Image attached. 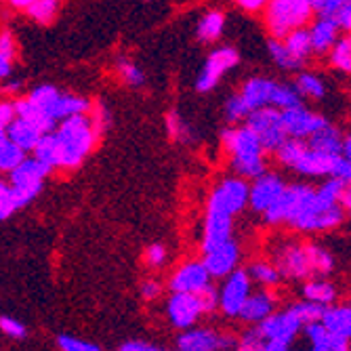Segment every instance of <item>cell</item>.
<instances>
[{"label":"cell","mask_w":351,"mask_h":351,"mask_svg":"<svg viewBox=\"0 0 351 351\" xmlns=\"http://www.w3.org/2000/svg\"><path fill=\"white\" fill-rule=\"evenodd\" d=\"M240 259H242V250L236 238H230L226 242H221L208 250L202 252V261L206 265V269L210 271L213 280H221L228 274H232L234 269L240 267Z\"/></svg>","instance_id":"d6986e66"},{"label":"cell","mask_w":351,"mask_h":351,"mask_svg":"<svg viewBox=\"0 0 351 351\" xmlns=\"http://www.w3.org/2000/svg\"><path fill=\"white\" fill-rule=\"evenodd\" d=\"M309 32V40H311V49H313V57H326L328 51L335 47V43L339 40V36L343 34L339 23L330 17H322L315 15L311 19V23L307 25Z\"/></svg>","instance_id":"7402d4cb"},{"label":"cell","mask_w":351,"mask_h":351,"mask_svg":"<svg viewBox=\"0 0 351 351\" xmlns=\"http://www.w3.org/2000/svg\"><path fill=\"white\" fill-rule=\"evenodd\" d=\"M341 204L345 210V217L351 219V183H345L343 187V194H341Z\"/></svg>","instance_id":"db71d44e"},{"label":"cell","mask_w":351,"mask_h":351,"mask_svg":"<svg viewBox=\"0 0 351 351\" xmlns=\"http://www.w3.org/2000/svg\"><path fill=\"white\" fill-rule=\"evenodd\" d=\"M7 137H9L13 143H17V145L27 154V152H34V147L38 145L43 133H40L32 122H27V120H23V118H15V120L9 124Z\"/></svg>","instance_id":"4316f807"},{"label":"cell","mask_w":351,"mask_h":351,"mask_svg":"<svg viewBox=\"0 0 351 351\" xmlns=\"http://www.w3.org/2000/svg\"><path fill=\"white\" fill-rule=\"evenodd\" d=\"M236 7L244 13H263V9L267 7L269 0H234Z\"/></svg>","instance_id":"c3c4849f"},{"label":"cell","mask_w":351,"mask_h":351,"mask_svg":"<svg viewBox=\"0 0 351 351\" xmlns=\"http://www.w3.org/2000/svg\"><path fill=\"white\" fill-rule=\"evenodd\" d=\"M341 156L351 165V133L343 135V147H341Z\"/></svg>","instance_id":"9f6ffc18"},{"label":"cell","mask_w":351,"mask_h":351,"mask_svg":"<svg viewBox=\"0 0 351 351\" xmlns=\"http://www.w3.org/2000/svg\"><path fill=\"white\" fill-rule=\"evenodd\" d=\"M295 311L299 313V317L303 320V326L309 324V322H315V320H320L322 313H324V307L322 305H317V303H311L307 299H299L293 303Z\"/></svg>","instance_id":"ab89813d"},{"label":"cell","mask_w":351,"mask_h":351,"mask_svg":"<svg viewBox=\"0 0 351 351\" xmlns=\"http://www.w3.org/2000/svg\"><path fill=\"white\" fill-rule=\"evenodd\" d=\"M240 63V53L234 47H217L208 53L204 66L196 78L198 93H210L219 86V82L226 78Z\"/></svg>","instance_id":"4fadbf2b"},{"label":"cell","mask_w":351,"mask_h":351,"mask_svg":"<svg viewBox=\"0 0 351 351\" xmlns=\"http://www.w3.org/2000/svg\"><path fill=\"white\" fill-rule=\"evenodd\" d=\"M345 181L324 177L320 185L307 181L286 183L278 202L261 217L269 228H291L297 234H324L337 230L345 221L341 204Z\"/></svg>","instance_id":"6da1fadb"},{"label":"cell","mask_w":351,"mask_h":351,"mask_svg":"<svg viewBox=\"0 0 351 351\" xmlns=\"http://www.w3.org/2000/svg\"><path fill=\"white\" fill-rule=\"evenodd\" d=\"M223 284L219 289V311L230 317V320H238L240 309L246 303L248 295L252 293V280L246 269H234L226 278H221Z\"/></svg>","instance_id":"9a60e30c"},{"label":"cell","mask_w":351,"mask_h":351,"mask_svg":"<svg viewBox=\"0 0 351 351\" xmlns=\"http://www.w3.org/2000/svg\"><path fill=\"white\" fill-rule=\"evenodd\" d=\"M299 293H301V299H307L322 307H328L339 301V291L328 280V276H313V278L303 280Z\"/></svg>","instance_id":"cb8c5ba5"},{"label":"cell","mask_w":351,"mask_h":351,"mask_svg":"<svg viewBox=\"0 0 351 351\" xmlns=\"http://www.w3.org/2000/svg\"><path fill=\"white\" fill-rule=\"evenodd\" d=\"M7 90H9V93H15V90H19V82H11V84H7Z\"/></svg>","instance_id":"91938a15"},{"label":"cell","mask_w":351,"mask_h":351,"mask_svg":"<svg viewBox=\"0 0 351 351\" xmlns=\"http://www.w3.org/2000/svg\"><path fill=\"white\" fill-rule=\"evenodd\" d=\"M32 3H34V0H9V5H11L13 9H23V11H25Z\"/></svg>","instance_id":"6f0895ef"},{"label":"cell","mask_w":351,"mask_h":351,"mask_svg":"<svg viewBox=\"0 0 351 351\" xmlns=\"http://www.w3.org/2000/svg\"><path fill=\"white\" fill-rule=\"evenodd\" d=\"M267 53L280 70L299 72L305 70L307 63L313 59V49L309 40L307 27H299L289 32L284 38H267Z\"/></svg>","instance_id":"30bf717a"},{"label":"cell","mask_w":351,"mask_h":351,"mask_svg":"<svg viewBox=\"0 0 351 351\" xmlns=\"http://www.w3.org/2000/svg\"><path fill=\"white\" fill-rule=\"evenodd\" d=\"M0 330H3L9 339H15V341H21V339H25V335H27L23 322L15 320V317H9V315H3V317H0Z\"/></svg>","instance_id":"f6af8a7d"},{"label":"cell","mask_w":351,"mask_h":351,"mask_svg":"<svg viewBox=\"0 0 351 351\" xmlns=\"http://www.w3.org/2000/svg\"><path fill=\"white\" fill-rule=\"evenodd\" d=\"M57 97H59V90H57L55 86H51V84L36 86L34 90H29V95H27V99H29L32 104H36L40 110H45L49 116H51V110H53ZM51 118H53V116H51ZM55 122H57V120H55Z\"/></svg>","instance_id":"8d00e7d4"},{"label":"cell","mask_w":351,"mask_h":351,"mask_svg":"<svg viewBox=\"0 0 351 351\" xmlns=\"http://www.w3.org/2000/svg\"><path fill=\"white\" fill-rule=\"evenodd\" d=\"M261 339V351H289L303 332V320L293 303L284 309H276L259 324H254Z\"/></svg>","instance_id":"9c48e42d"},{"label":"cell","mask_w":351,"mask_h":351,"mask_svg":"<svg viewBox=\"0 0 351 351\" xmlns=\"http://www.w3.org/2000/svg\"><path fill=\"white\" fill-rule=\"evenodd\" d=\"M252 284H259V286H267V289H278V286L284 282L280 269L276 267V263L271 259H257L252 261L246 267Z\"/></svg>","instance_id":"1f68e13d"},{"label":"cell","mask_w":351,"mask_h":351,"mask_svg":"<svg viewBox=\"0 0 351 351\" xmlns=\"http://www.w3.org/2000/svg\"><path fill=\"white\" fill-rule=\"evenodd\" d=\"M88 118H90V124H93V129L95 133H97L99 137L104 135V131L108 129V124H110V114L106 110L104 104H90V110H88Z\"/></svg>","instance_id":"60d3db41"},{"label":"cell","mask_w":351,"mask_h":351,"mask_svg":"<svg viewBox=\"0 0 351 351\" xmlns=\"http://www.w3.org/2000/svg\"><path fill=\"white\" fill-rule=\"evenodd\" d=\"M23 158H25V152L11 139H5L0 143V173H11L23 162Z\"/></svg>","instance_id":"836d02e7"},{"label":"cell","mask_w":351,"mask_h":351,"mask_svg":"<svg viewBox=\"0 0 351 351\" xmlns=\"http://www.w3.org/2000/svg\"><path fill=\"white\" fill-rule=\"evenodd\" d=\"M326 61H328L330 70L351 78V34L349 32H343V34L339 36L335 47L328 51Z\"/></svg>","instance_id":"f546056e"},{"label":"cell","mask_w":351,"mask_h":351,"mask_svg":"<svg viewBox=\"0 0 351 351\" xmlns=\"http://www.w3.org/2000/svg\"><path fill=\"white\" fill-rule=\"evenodd\" d=\"M118 76H120V80L126 84V86H143L145 84V74H143V70L137 66V63H133V61H126V59H122V61H118Z\"/></svg>","instance_id":"74e56055"},{"label":"cell","mask_w":351,"mask_h":351,"mask_svg":"<svg viewBox=\"0 0 351 351\" xmlns=\"http://www.w3.org/2000/svg\"><path fill=\"white\" fill-rule=\"evenodd\" d=\"M213 284V276L206 269L202 259H194L183 263L169 280V291L171 293H200Z\"/></svg>","instance_id":"ffe728a7"},{"label":"cell","mask_w":351,"mask_h":351,"mask_svg":"<svg viewBox=\"0 0 351 351\" xmlns=\"http://www.w3.org/2000/svg\"><path fill=\"white\" fill-rule=\"evenodd\" d=\"M244 124H248L250 131L259 137V141L263 143L267 154H274L286 139H289V133H286V126H284V118H282V110H278L274 106L252 110L246 116Z\"/></svg>","instance_id":"7c38bea8"},{"label":"cell","mask_w":351,"mask_h":351,"mask_svg":"<svg viewBox=\"0 0 351 351\" xmlns=\"http://www.w3.org/2000/svg\"><path fill=\"white\" fill-rule=\"evenodd\" d=\"M313 17V0H269L263 9V25L271 38H284L293 29L307 27Z\"/></svg>","instance_id":"ba28073f"},{"label":"cell","mask_w":351,"mask_h":351,"mask_svg":"<svg viewBox=\"0 0 351 351\" xmlns=\"http://www.w3.org/2000/svg\"><path fill=\"white\" fill-rule=\"evenodd\" d=\"M221 145L226 152L230 169L248 181L267 171V152L248 124H234L221 133Z\"/></svg>","instance_id":"277c9868"},{"label":"cell","mask_w":351,"mask_h":351,"mask_svg":"<svg viewBox=\"0 0 351 351\" xmlns=\"http://www.w3.org/2000/svg\"><path fill=\"white\" fill-rule=\"evenodd\" d=\"M282 118H284L286 133H289V137H295V139H307L330 122L326 116L303 106V101L293 108L282 110Z\"/></svg>","instance_id":"e0dca14e"},{"label":"cell","mask_w":351,"mask_h":351,"mask_svg":"<svg viewBox=\"0 0 351 351\" xmlns=\"http://www.w3.org/2000/svg\"><path fill=\"white\" fill-rule=\"evenodd\" d=\"M332 19L339 23L341 32H349L351 34V0H341V5Z\"/></svg>","instance_id":"7dc6e473"},{"label":"cell","mask_w":351,"mask_h":351,"mask_svg":"<svg viewBox=\"0 0 351 351\" xmlns=\"http://www.w3.org/2000/svg\"><path fill=\"white\" fill-rule=\"evenodd\" d=\"M303 337H305L307 345L313 351H349L351 349L349 341H345L343 337L335 335L320 320L305 324L303 326Z\"/></svg>","instance_id":"603a6c76"},{"label":"cell","mask_w":351,"mask_h":351,"mask_svg":"<svg viewBox=\"0 0 351 351\" xmlns=\"http://www.w3.org/2000/svg\"><path fill=\"white\" fill-rule=\"evenodd\" d=\"M15 112H17V118H23V120L32 122L43 135L51 133V131L55 129V126H57V122H55L45 110H40L36 104H32L27 97L15 101Z\"/></svg>","instance_id":"4dcf8cb0"},{"label":"cell","mask_w":351,"mask_h":351,"mask_svg":"<svg viewBox=\"0 0 351 351\" xmlns=\"http://www.w3.org/2000/svg\"><path fill=\"white\" fill-rule=\"evenodd\" d=\"M269 259L289 282H303L313 276H330L335 271V257L322 244L278 236L269 242Z\"/></svg>","instance_id":"3957f363"},{"label":"cell","mask_w":351,"mask_h":351,"mask_svg":"<svg viewBox=\"0 0 351 351\" xmlns=\"http://www.w3.org/2000/svg\"><path fill=\"white\" fill-rule=\"evenodd\" d=\"M238 95L242 97V101L246 104V108L259 110L265 106H274L278 110H286L293 108L297 104H301V95L297 93L295 84L289 82H280L267 76H252L248 78L242 88L238 90Z\"/></svg>","instance_id":"52a82bcc"},{"label":"cell","mask_w":351,"mask_h":351,"mask_svg":"<svg viewBox=\"0 0 351 351\" xmlns=\"http://www.w3.org/2000/svg\"><path fill=\"white\" fill-rule=\"evenodd\" d=\"M160 347L154 345V343H147V341H139V339H133V341H126L120 345V351H158Z\"/></svg>","instance_id":"681fc988"},{"label":"cell","mask_w":351,"mask_h":351,"mask_svg":"<svg viewBox=\"0 0 351 351\" xmlns=\"http://www.w3.org/2000/svg\"><path fill=\"white\" fill-rule=\"evenodd\" d=\"M167 133L177 143H191L194 141V131H191V126L177 112L167 114Z\"/></svg>","instance_id":"e575fe53"},{"label":"cell","mask_w":351,"mask_h":351,"mask_svg":"<svg viewBox=\"0 0 351 351\" xmlns=\"http://www.w3.org/2000/svg\"><path fill=\"white\" fill-rule=\"evenodd\" d=\"M51 167L40 162L38 158H23V162L9 173V185L15 198V206L25 208L43 191L45 179L51 175Z\"/></svg>","instance_id":"8fae6325"},{"label":"cell","mask_w":351,"mask_h":351,"mask_svg":"<svg viewBox=\"0 0 351 351\" xmlns=\"http://www.w3.org/2000/svg\"><path fill=\"white\" fill-rule=\"evenodd\" d=\"M11 66H13V59L0 53V78H7L11 74Z\"/></svg>","instance_id":"11a10c76"},{"label":"cell","mask_w":351,"mask_h":351,"mask_svg":"<svg viewBox=\"0 0 351 351\" xmlns=\"http://www.w3.org/2000/svg\"><path fill=\"white\" fill-rule=\"evenodd\" d=\"M250 183L240 175L221 179L206 200L202 252L234 238V219L248 208Z\"/></svg>","instance_id":"7a4b0ae2"},{"label":"cell","mask_w":351,"mask_h":351,"mask_svg":"<svg viewBox=\"0 0 351 351\" xmlns=\"http://www.w3.org/2000/svg\"><path fill=\"white\" fill-rule=\"evenodd\" d=\"M57 345L63 351H99V345L86 343V341H82L78 337H72V335H61V337H57Z\"/></svg>","instance_id":"7bdbcfd3"},{"label":"cell","mask_w":351,"mask_h":351,"mask_svg":"<svg viewBox=\"0 0 351 351\" xmlns=\"http://www.w3.org/2000/svg\"><path fill=\"white\" fill-rule=\"evenodd\" d=\"M293 84H295L297 93L301 95V99L320 101L326 97V82L320 74H315V72L299 70Z\"/></svg>","instance_id":"83f0119b"},{"label":"cell","mask_w":351,"mask_h":351,"mask_svg":"<svg viewBox=\"0 0 351 351\" xmlns=\"http://www.w3.org/2000/svg\"><path fill=\"white\" fill-rule=\"evenodd\" d=\"M280 305V297L276 293V289H267V286H261L259 291H252L246 299V303L240 309L238 320L244 324H259L261 320H265L267 315H271Z\"/></svg>","instance_id":"44dd1931"},{"label":"cell","mask_w":351,"mask_h":351,"mask_svg":"<svg viewBox=\"0 0 351 351\" xmlns=\"http://www.w3.org/2000/svg\"><path fill=\"white\" fill-rule=\"evenodd\" d=\"M320 322L326 328H330L335 335H339V337H343L345 341L351 343V301L332 303V305L324 307Z\"/></svg>","instance_id":"d4e9b609"},{"label":"cell","mask_w":351,"mask_h":351,"mask_svg":"<svg viewBox=\"0 0 351 351\" xmlns=\"http://www.w3.org/2000/svg\"><path fill=\"white\" fill-rule=\"evenodd\" d=\"M274 160L278 167L291 171L303 179H324L335 173L337 160L341 156L322 154L307 143V139L289 137L274 154Z\"/></svg>","instance_id":"8992f818"},{"label":"cell","mask_w":351,"mask_h":351,"mask_svg":"<svg viewBox=\"0 0 351 351\" xmlns=\"http://www.w3.org/2000/svg\"><path fill=\"white\" fill-rule=\"evenodd\" d=\"M307 143L315 149H320L322 154L328 156H341V147H343V133L337 129L332 122H328L326 126H322L320 131H315L311 137H307Z\"/></svg>","instance_id":"f1b7e54d"},{"label":"cell","mask_w":351,"mask_h":351,"mask_svg":"<svg viewBox=\"0 0 351 351\" xmlns=\"http://www.w3.org/2000/svg\"><path fill=\"white\" fill-rule=\"evenodd\" d=\"M17 118L15 112V101H0V124H5L9 129V124Z\"/></svg>","instance_id":"816d5d0a"},{"label":"cell","mask_w":351,"mask_h":351,"mask_svg":"<svg viewBox=\"0 0 351 351\" xmlns=\"http://www.w3.org/2000/svg\"><path fill=\"white\" fill-rule=\"evenodd\" d=\"M25 11L36 23L49 25L59 11V0H34Z\"/></svg>","instance_id":"d590c367"},{"label":"cell","mask_w":351,"mask_h":351,"mask_svg":"<svg viewBox=\"0 0 351 351\" xmlns=\"http://www.w3.org/2000/svg\"><path fill=\"white\" fill-rule=\"evenodd\" d=\"M226 13L219 11V9H210L206 11L200 19H198V25H196V38L202 43V45H215L221 40L223 32H226Z\"/></svg>","instance_id":"484cf974"},{"label":"cell","mask_w":351,"mask_h":351,"mask_svg":"<svg viewBox=\"0 0 351 351\" xmlns=\"http://www.w3.org/2000/svg\"><path fill=\"white\" fill-rule=\"evenodd\" d=\"M5 139H9V137H7V126H5V124H0V143H3Z\"/></svg>","instance_id":"680465c9"},{"label":"cell","mask_w":351,"mask_h":351,"mask_svg":"<svg viewBox=\"0 0 351 351\" xmlns=\"http://www.w3.org/2000/svg\"><path fill=\"white\" fill-rule=\"evenodd\" d=\"M17 210L11 185L0 179V221H7Z\"/></svg>","instance_id":"b9f144b4"},{"label":"cell","mask_w":351,"mask_h":351,"mask_svg":"<svg viewBox=\"0 0 351 351\" xmlns=\"http://www.w3.org/2000/svg\"><path fill=\"white\" fill-rule=\"evenodd\" d=\"M284 189H286V179L280 173H276V171L261 173L250 183L248 208H252V213H257V215H263L278 202Z\"/></svg>","instance_id":"2e32d148"},{"label":"cell","mask_w":351,"mask_h":351,"mask_svg":"<svg viewBox=\"0 0 351 351\" xmlns=\"http://www.w3.org/2000/svg\"><path fill=\"white\" fill-rule=\"evenodd\" d=\"M196 295H198V299H200V305H202L204 315L219 311V289H215L213 284H208L206 289H202V291L196 293Z\"/></svg>","instance_id":"ee69618b"},{"label":"cell","mask_w":351,"mask_h":351,"mask_svg":"<svg viewBox=\"0 0 351 351\" xmlns=\"http://www.w3.org/2000/svg\"><path fill=\"white\" fill-rule=\"evenodd\" d=\"M167 315L173 328L185 330L196 326L204 311L196 293H173L167 301Z\"/></svg>","instance_id":"ac0fdd59"},{"label":"cell","mask_w":351,"mask_h":351,"mask_svg":"<svg viewBox=\"0 0 351 351\" xmlns=\"http://www.w3.org/2000/svg\"><path fill=\"white\" fill-rule=\"evenodd\" d=\"M57 152H59V169L76 171L93 152L99 135L95 133L88 114H76L66 120H59L53 129Z\"/></svg>","instance_id":"5b68a950"},{"label":"cell","mask_w":351,"mask_h":351,"mask_svg":"<svg viewBox=\"0 0 351 351\" xmlns=\"http://www.w3.org/2000/svg\"><path fill=\"white\" fill-rule=\"evenodd\" d=\"M0 53L7 55V57H15V40L11 36V32H0Z\"/></svg>","instance_id":"f5cc1de1"},{"label":"cell","mask_w":351,"mask_h":351,"mask_svg":"<svg viewBox=\"0 0 351 351\" xmlns=\"http://www.w3.org/2000/svg\"><path fill=\"white\" fill-rule=\"evenodd\" d=\"M160 293H162V289H160V284H158L156 280H145V282L141 284V297H143L145 301L158 299V297H160Z\"/></svg>","instance_id":"f907efd6"},{"label":"cell","mask_w":351,"mask_h":351,"mask_svg":"<svg viewBox=\"0 0 351 351\" xmlns=\"http://www.w3.org/2000/svg\"><path fill=\"white\" fill-rule=\"evenodd\" d=\"M145 263L152 267V269H158L167 263V248L162 244H149L145 248Z\"/></svg>","instance_id":"bcb514c9"},{"label":"cell","mask_w":351,"mask_h":351,"mask_svg":"<svg viewBox=\"0 0 351 351\" xmlns=\"http://www.w3.org/2000/svg\"><path fill=\"white\" fill-rule=\"evenodd\" d=\"M223 112H226V118H228V122H232V124L244 122L246 116L250 114V110L246 108V104L242 101V97H240L238 93L230 95L228 101H226V108H223Z\"/></svg>","instance_id":"f35d334b"},{"label":"cell","mask_w":351,"mask_h":351,"mask_svg":"<svg viewBox=\"0 0 351 351\" xmlns=\"http://www.w3.org/2000/svg\"><path fill=\"white\" fill-rule=\"evenodd\" d=\"M88 110H90L88 99L78 97V95H72V93H59V97L51 110V116H53V120L59 122V120H66L76 114H88Z\"/></svg>","instance_id":"d6a6232c"},{"label":"cell","mask_w":351,"mask_h":351,"mask_svg":"<svg viewBox=\"0 0 351 351\" xmlns=\"http://www.w3.org/2000/svg\"><path fill=\"white\" fill-rule=\"evenodd\" d=\"M177 349L181 351H226L238 349V335L221 332L210 326H191L181 330L177 339Z\"/></svg>","instance_id":"5bb4252c"}]
</instances>
